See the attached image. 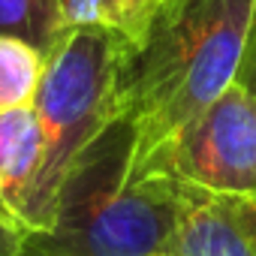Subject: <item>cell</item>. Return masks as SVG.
I'll use <instances>...</instances> for the list:
<instances>
[{
  "instance_id": "30bf717a",
  "label": "cell",
  "mask_w": 256,
  "mask_h": 256,
  "mask_svg": "<svg viewBox=\"0 0 256 256\" xmlns=\"http://www.w3.org/2000/svg\"><path fill=\"white\" fill-rule=\"evenodd\" d=\"M235 82L247 90L253 108H256V18H253V28H250V36H247V48L241 54V66H238V76Z\"/></svg>"
},
{
  "instance_id": "ba28073f",
  "label": "cell",
  "mask_w": 256,
  "mask_h": 256,
  "mask_svg": "<svg viewBox=\"0 0 256 256\" xmlns=\"http://www.w3.org/2000/svg\"><path fill=\"white\" fill-rule=\"evenodd\" d=\"M46 54L18 36H0V112L34 106Z\"/></svg>"
},
{
  "instance_id": "8992f818",
  "label": "cell",
  "mask_w": 256,
  "mask_h": 256,
  "mask_svg": "<svg viewBox=\"0 0 256 256\" xmlns=\"http://www.w3.org/2000/svg\"><path fill=\"white\" fill-rule=\"evenodd\" d=\"M42 163V130L34 106L0 112V211L22 220ZM22 226V223H18Z\"/></svg>"
},
{
  "instance_id": "277c9868",
  "label": "cell",
  "mask_w": 256,
  "mask_h": 256,
  "mask_svg": "<svg viewBox=\"0 0 256 256\" xmlns=\"http://www.w3.org/2000/svg\"><path fill=\"white\" fill-rule=\"evenodd\" d=\"M163 175L214 196H256V108L232 82L187 130L154 151L130 178Z\"/></svg>"
},
{
  "instance_id": "9c48e42d",
  "label": "cell",
  "mask_w": 256,
  "mask_h": 256,
  "mask_svg": "<svg viewBox=\"0 0 256 256\" xmlns=\"http://www.w3.org/2000/svg\"><path fill=\"white\" fill-rule=\"evenodd\" d=\"M66 30L58 0H0V36H18L48 54Z\"/></svg>"
},
{
  "instance_id": "52a82bcc",
  "label": "cell",
  "mask_w": 256,
  "mask_h": 256,
  "mask_svg": "<svg viewBox=\"0 0 256 256\" xmlns=\"http://www.w3.org/2000/svg\"><path fill=\"white\" fill-rule=\"evenodd\" d=\"M58 4L66 28H102L133 46L163 0H58Z\"/></svg>"
},
{
  "instance_id": "5b68a950",
  "label": "cell",
  "mask_w": 256,
  "mask_h": 256,
  "mask_svg": "<svg viewBox=\"0 0 256 256\" xmlns=\"http://www.w3.org/2000/svg\"><path fill=\"white\" fill-rule=\"evenodd\" d=\"M160 256H256V196L196 190Z\"/></svg>"
},
{
  "instance_id": "7a4b0ae2",
  "label": "cell",
  "mask_w": 256,
  "mask_h": 256,
  "mask_svg": "<svg viewBox=\"0 0 256 256\" xmlns=\"http://www.w3.org/2000/svg\"><path fill=\"white\" fill-rule=\"evenodd\" d=\"M133 136L118 114L66 178L54 223L24 232L18 256H160L196 187L130 178Z\"/></svg>"
},
{
  "instance_id": "3957f363",
  "label": "cell",
  "mask_w": 256,
  "mask_h": 256,
  "mask_svg": "<svg viewBox=\"0 0 256 256\" xmlns=\"http://www.w3.org/2000/svg\"><path fill=\"white\" fill-rule=\"evenodd\" d=\"M126 42L102 28H70L46 54V72L34 100L42 130V163L22 211L24 232L54 223L58 199L100 133L120 114V66Z\"/></svg>"
},
{
  "instance_id": "8fae6325",
  "label": "cell",
  "mask_w": 256,
  "mask_h": 256,
  "mask_svg": "<svg viewBox=\"0 0 256 256\" xmlns=\"http://www.w3.org/2000/svg\"><path fill=\"white\" fill-rule=\"evenodd\" d=\"M22 238H24V229L10 214L0 211V256H18Z\"/></svg>"
},
{
  "instance_id": "6da1fadb",
  "label": "cell",
  "mask_w": 256,
  "mask_h": 256,
  "mask_svg": "<svg viewBox=\"0 0 256 256\" xmlns=\"http://www.w3.org/2000/svg\"><path fill=\"white\" fill-rule=\"evenodd\" d=\"M256 0H163L120 66L130 172L172 142L235 82Z\"/></svg>"
}]
</instances>
